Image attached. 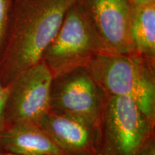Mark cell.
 <instances>
[{
	"instance_id": "obj_1",
	"label": "cell",
	"mask_w": 155,
	"mask_h": 155,
	"mask_svg": "<svg viewBox=\"0 0 155 155\" xmlns=\"http://www.w3.org/2000/svg\"><path fill=\"white\" fill-rule=\"evenodd\" d=\"M73 0L14 2L0 53V83L7 87L18 75L42 61Z\"/></svg>"
},
{
	"instance_id": "obj_2",
	"label": "cell",
	"mask_w": 155,
	"mask_h": 155,
	"mask_svg": "<svg viewBox=\"0 0 155 155\" xmlns=\"http://www.w3.org/2000/svg\"><path fill=\"white\" fill-rule=\"evenodd\" d=\"M154 65L137 55L99 53L85 68L106 94L131 98L155 125Z\"/></svg>"
},
{
	"instance_id": "obj_3",
	"label": "cell",
	"mask_w": 155,
	"mask_h": 155,
	"mask_svg": "<svg viewBox=\"0 0 155 155\" xmlns=\"http://www.w3.org/2000/svg\"><path fill=\"white\" fill-rule=\"evenodd\" d=\"M94 131V155H138L155 125L131 98L107 94Z\"/></svg>"
},
{
	"instance_id": "obj_4",
	"label": "cell",
	"mask_w": 155,
	"mask_h": 155,
	"mask_svg": "<svg viewBox=\"0 0 155 155\" xmlns=\"http://www.w3.org/2000/svg\"><path fill=\"white\" fill-rule=\"evenodd\" d=\"M99 53H103L101 45L73 4L68 9L55 38L45 50L42 61L54 78L86 67Z\"/></svg>"
},
{
	"instance_id": "obj_5",
	"label": "cell",
	"mask_w": 155,
	"mask_h": 155,
	"mask_svg": "<svg viewBox=\"0 0 155 155\" xmlns=\"http://www.w3.org/2000/svg\"><path fill=\"white\" fill-rule=\"evenodd\" d=\"M106 96L86 68H78L53 78L49 111L94 128Z\"/></svg>"
},
{
	"instance_id": "obj_6",
	"label": "cell",
	"mask_w": 155,
	"mask_h": 155,
	"mask_svg": "<svg viewBox=\"0 0 155 155\" xmlns=\"http://www.w3.org/2000/svg\"><path fill=\"white\" fill-rule=\"evenodd\" d=\"M102 48L103 53L137 55L131 37L129 0H73Z\"/></svg>"
},
{
	"instance_id": "obj_7",
	"label": "cell",
	"mask_w": 155,
	"mask_h": 155,
	"mask_svg": "<svg viewBox=\"0 0 155 155\" xmlns=\"http://www.w3.org/2000/svg\"><path fill=\"white\" fill-rule=\"evenodd\" d=\"M53 78L51 72L42 61L20 73L7 86L4 127L20 122L36 124L48 113Z\"/></svg>"
},
{
	"instance_id": "obj_8",
	"label": "cell",
	"mask_w": 155,
	"mask_h": 155,
	"mask_svg": "<svg viewBox=\"0 0 155 155\" xmlns=\"http://www.w3.org/2000/svg\"><path fill=\"white\" fill-rule=\"evenodd\" d=\"M36 124L45 131L68 155H94V127L48 111Z\"/></svg>"
},
{
	"instance_id": "obj_9",
	"label": "cell",
	"mask_w": 155,
	"mask_h": 155,
	"mask_svg": "<svg viewBox=\"0 0 155 155\" xmlns=\"http://www.w3.org/2000/svg\"><path fill=\"white\" fill-rule=\"evenodd\" d=\"M0 152L20 155H68L40 126L30 122L5 126L0 133Z\"/></svg>"
},
{
	"instance_id": "obj_10",
	"label": "cell",
	"mask_w": 155,
	"mask_h": 155,
	"mask_svg": "<svg viewBox=\"0 0 155 155\" xmlns=\"http://www.w3.org/2000/svg\"><path fill=\"white\" fill-rule=\"evenodd\" d=\"M131 30L136 54L155 65V4L133 8Z\"/></svg>"
},
{
	"instance_id": "obj_11",
	"label": "cell",
	"mask_w": 155,
	"mask_h": 155,
	"mask_svg": "<svg viewBox=\"0 0 155 155\" xmlns=\"http://www.w3.org/2000/svg\"><path fill=\"white\" fill-rule=\"evenodd\" d=\"M14 0H0V53L5 43Z\"/></svg>"
},
{
	"instance_id": "obj_12",
	"label": "cell",
	"mask_w": 155,
	"mask_h": 155,
	"mask_svg": "<svg viewBox=\"0 0 155 155\" xmlns=\"http://www.w3.org/2000/svg\"><path fill=\"white\" fill-rule=\"evenodd\" d=\"M7 93H8V88L7 87H4L0 83V133L3 130L4 126V108L6 99H7Z\"/></svg>"
},
{
	"instance_id": "obj_13",
	"label": "cell",
	"mask_w": 155,
	"mask_h": 155,
	"mask_svg": "<svg viewBox=\"0 0 155 155\" xmlns=\"http://www.w3.org/2000/svg\"><path fill=\"white\" fill-rule=\"evenodd\" d=\"M138 155H155V134L144 143Z\"/></svg>"
},
{
	"instance_id": "obj_14",
	"label": "cell",
	"mask_w": 155,
	"mask_h": 155,
	"mask_svg": "<svg viewBox=\"0 0 155 155\" xmlns=\"http://www.w3.org/2000/svg\"><path fill=\"white\" fill-rule=\"evenodd\" d=\"M133 8L155 4V0H129Z\"/></svg>"
},
{
	"instance_id": "obj_15",
	"label": "cell",
	"mask_w": 155,
	"mask_h": 155,
	"mask_svg": "<svg viewBox=\"0 0 155 155\" xmlns=\"http://www.w3.org/2000/svg\"><path fill=\"white\" fill-rule=\"evenodd\" d=\"M0 155H20L15 154V153H11V152H0Z\"/></svg>"
},
{
	"instance_id": "obj_16",
	"label": "cell",
	"mask_w": 155,
	"mask_h": 155,
	"mask_svg": "<svg viewBox=\"0 0 155 155\" xmlns=\"http://www.w3.org/2000/svg\"><path fill=\"white\" fill-rule=\"evenodd\" d=\"M19 1H22V0H14V2H19Z\"/></svg>"
}]
</instances>
